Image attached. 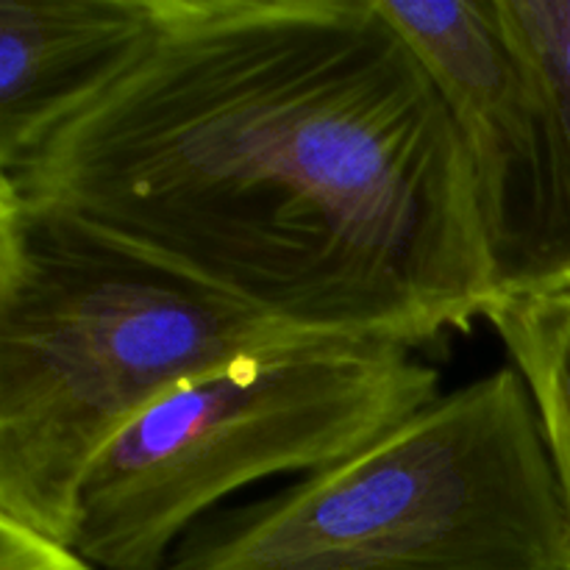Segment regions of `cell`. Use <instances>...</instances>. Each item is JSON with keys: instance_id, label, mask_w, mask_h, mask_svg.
Wrapping results in <instances>:
<instances>
[{"instance_id": "obj_1", "label": "cell", "mask_w": 570, "mask_h": 570, "mask_svg": "<svg viewBox=\"0 0 570 570\" xmlns=\"http://www.w3.org/2000/svg\"><path fill=\"white\" fill-rule=\"evenodd\" d=\"M0 184L321 337L421 348L499 295L465 139L379 0H156Z\"/></svg>"}, {"instance_id": "obj_2", "label": "cell", "mask_w": 570, "mask_h": 570, "mask_svg": "<svg viewBox=\"0 0 570 570\" xmlns=\"http://www.w3.org/2000/svg\"><path fill=\"white\" fill-rule=\"evenodd\" d=\"M309 337L0 184V515L72 546L89 465L145 410Z\"/></svg>"}, {"instance_id": "obj_3", "label": "cell", "mask_w": 570, "mask_h": 570, "mask_svg": "<svg viewBox=\"0 0 570 570\" xmlns=\"http://www.w3.org/2000/svg\"><path fill=\"white\" fill-rule=\"evenodd\" d=\"M161 570H570V532L512 365L438 395L348 460L215 510Z\"/></svg>"}, {"instance_id": "obj_4", "label": "cell", "mask_w": 570, "mask_h": 570, "mask_svg": "<svg viewBox=\"0 0 570 570\" xmlns=\"http://www.w3.org/2000/svg\"><path fill=\"white\" fill-rule=\"evenodd\" d=\"M390 340L309 337L173 390L89 465L72 546L95 570H161L228 495L317 473L440 395V373Z\"/></svg>"}, {"instance_id": "obj_5", "label": "cell", "mask_w": 570, "mask_h": 570, "mask_svg": "<svg viewBox=\"0 0 570 570\" xmlns=\"http://www.w3.org/2000/svg\"><path fill=\"white\" fill-rule=\"evenodd\" d=\"M451 106L476 176L499 295L538 293L549 265L543 100L495 0H379Z\"/></svg>"}, {"instance_id": "obj_6", "label": "cell", "mask_w": 570, "mask_h": 570, "mask_svg": "<svg viewBox=\"0 0 570 570\" xmlns=\"http://www.w3.org/2000/svg\"><path fill=\"white\" fill-rule=\"evenodd\" d=\"M156 31V0H0V173L87 109Z\"/></svg>"}, {"instance_id": "obj_7", "label": "cell", "mask_w": 570, "mask_h": 570, "mask_svg": "<svg viewBox=\"0 0 570 570\" xmlns=\"http://www.w3.org/2000/svg\"><path fill=\"white\" fill-rule=\"evenodd\" d=\"M484 321L532 393L570 532V287L495 295Z\"/></svg>"}, {"instance_id": "obj_8", "label": "cell", "mask_w": 570, "mask_h": 570, "mask_svg": "<svg viewBox=\"0 0 570 570\" xmlns=\"http://www.w3.org/2000/svg\"><path fill=\"white\" fill-rule=\"evenodd\" d=\"M512 42L532 67L543 100L546 137L551 156V217L549 265L543 287H570V0H495Z\"/></svg>"}, {"instance_id": "obj_9", "label": "cell", "mask_w": 570, "mask_h": 570, "mask_svg": "<svg viewBox=\"0 0 570 570\" xmlns=\"http://www.w3.org/2000/svg\"><path fill=\"white\" fill-rule=\"evenodd\" d=\"M0 570H95L76 546L0 515Z\"/></svg>"}]
</instances>
